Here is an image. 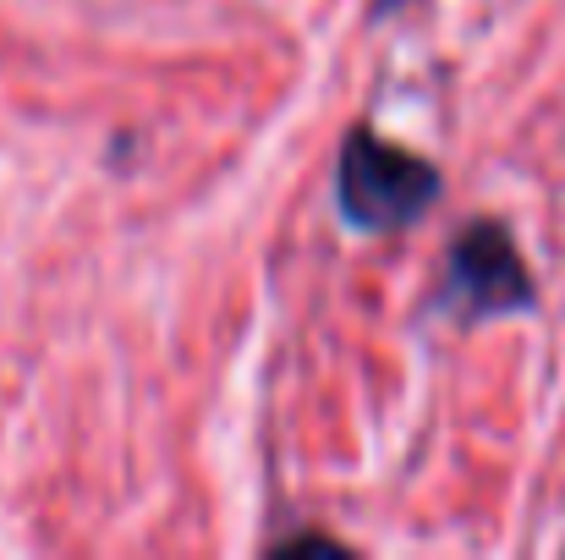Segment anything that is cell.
I'll list each match as a JSON object with an SVG mask.
<instances>
[{
  "label": "cell",
  "instance_id": "obj_1",
  "mask_svg": "<svg viewBox=\"0 0 565 560\" xmlns=\"http://www.w3.org/2000/svg\"><path fill=\"white\" fill-rule=\"evenodd\" d=\"M439 171L379 138L374 127H352L347 144H341V160H335V209L352 231L363 236H390V231H406L423 220V209L439 198Z\"/></svg>",
  "mask_w": 565,
  "mask_h": 560
},
{
  "label": "cell",
  "instance_id": "obj_2",
  "mask_svg": "<svg viewBox=\"0 0 565 560\" xmlns=\"http://www.w3.org/2000/svg\"><path fill=\"white\" fill-rule=\"evenodd\" d=\"M539 286L533 270L522 264L511 231L500 220H472L456 231L450 258H445V286H439V308L456 325H489L505 314H533Z\"/></svg>",
  "mask_w": 565,
  "mask_h": 560
}]
</instances>
